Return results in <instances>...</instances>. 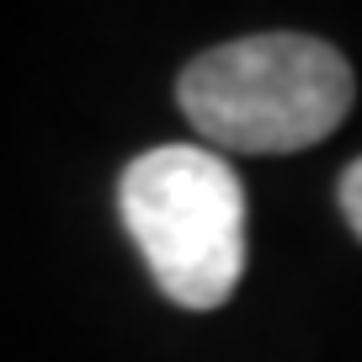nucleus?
Masks as SVG:
<instances>
[{"mask_svg":"<svg viewBox=\"0 0 362 362\" xmlns=\"http://www.w3.org/2000/svg\"><path fill=\"white\" fill-rule=\"evenodd\" d=\"M351 64L304 33H261L208 48L181 69L176 102L208 149L298 155L351 112Z\"/></svg>","mask_w":362,"mask_h":362,"instance_id":"nucleus-1","label":"nucleus"},{"mask_svg":"<svg viewBox=\"0 0 362 362\" xmlns=\"http://www.w3.org/2000/svg\"><path fill=\"white\" fill-rule=\"evenodd\" d=\"M117 208L170 304L218 309L235 293L245 272V187L218 149H144L117 181Z\"/></svg>","mask_w":362,"mask_h":362,"instance_id":"nucleus-2","label":"nucleus"},{"mask_svg":"<svg viewBox=\"0 0 362 362\" xmlns=\"http://www.w3.org/2000/svg\"><path fill=\"white\" fill-rule=\"evenodd\" d=\"M336 192H341V214H346V224L357 229V240H362V160L346 170V176H341Z\"/></svg>","mask_w":362,"mask_h":362,"instance_id":"nucleus-3","label":"nucleus"}]
</instances>
